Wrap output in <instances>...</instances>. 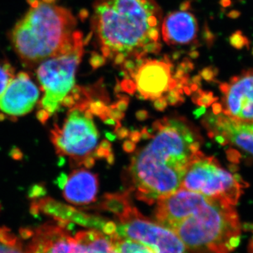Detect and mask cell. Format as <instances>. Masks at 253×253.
Returning <instances> with one entry per match:
<instances>
[{
  "label": "cell",
  "instance_id": "obj_1",
  "mask_svg": "<svg viewBox=\"0 0 253 253\" xmlns=\"http://www.w3.org/2000/svg\"><path fill=\"white\" fill-rule=\"evenodd\" d=\"M151 129V141L136 151L128 168L129 192L149 205L180 189L203 143L199 130L183 117L157 120Z\"/></svg>",
  "mask_w": 253,
  "mask_h": 253
},
{
  "label": "cell",
  "instance_id": "obj_2",
  "mask_svg": "<svg viewBox=\"0 0 253 253\" xmlns=\"http://www.w3.org/2000/svg\"><path fill=\"white\" fill-rule=\"evenodd\" d=\"M155 215L191 253H230L239 246L241 223L234 206L179 189L160 199Z\"/></svg>",
  "mask_w": 253,
  "mask_h": 253
},
{
  "label": "cell",
  "instance_id": "obj_3",
  "mask_svg": "<svg viewBox=\"0 0 253 253\" xmlns=\"http://www.w3.org/2000/svg\"><path fill=\"white\" fill-rule=\"evenodd\" d=\"M163 18L156 0H95L91 31L101 56L122 66L160 52Z\"/></svg>",
  "mask_w": 253,
  "mask_h": 253
},
{
  "label": "cell",
  "instance_id": "obj_4",
  "mask_svg": "<svg viewBox=\"0 0 253 253\" xmlns=\"http://www.w3.org/2000/svg\"><path fill=\"white\" fill-rule=\"evenodd\" d=\"M29 7L11 29L9 39L25 66L38 65L66 49L78 32L73 13L56 0H28Z\"/></svg>",
  "mask_w": 253,
  "mask_h": 253
},
{
  "label": "cell",
  "instance_id": "obj_5",
  "mask_svg": "<svg viewBox=\"0 0 253 253\" xmlns=\"http://www.w3.org/2000/svg\"><path fill=\"white\" fill-rule=\"evenodd\" d=\"M84 38L79 31L66 49L37 66V79L42 93L37 106V118L42 124L57 113L64 98L76 85V72L84 54Z\"/></svg>",
  "mask_w": 253,
  "mask_h": 253
},
{
  "label": "cell",
  "instance_id": "obj_6",
  "mask_svg": "<svg viewBox=\"0 0 253 253\" xmlns=\"http://www.w3.org/2000/svg\"><path fill=\"white\" fill-rule=\"evenodd\" d=\"M246 186L241 176L223 168L215 158L200 151L188 168L180 189L235 206Z\"/></svg>",
  "mask_w": 253,
  "mask_h": 253
},
{
  "label": "cell",
  "instance_id": "obj_7",
  "mask_svg": "<svg viewBox=\"0 0 253 253\" xmlns=\"http://www.w3.org/2000/svg\"><path fill=\"white\" fill-rule=\"evenodd\" d=\"M99 132L93 120L88 119L76 106L68 110L62 125L54 124L51 141L60 158H69L73 166L83 165L97 145Z\"/></svg>",
  "mask_w": 253,
  "mask_h": 253
},
{
  "label": "cell",
  "instance_id": "obj_8",
  "mask_svg": "<svg viewBox=\"0 0 253 253\" xmlns=\"http://www.w3.org/2000/svg\"><path fill=\"white\" fill-rule=\"evenodd\" d=\"M116 234L146 245L155 253H186L174 231L145 217L131 202L116 213Z\"/></svg>",
  "mask_w": 253,
  "mask_h": 253
},
{
  "label": "cell",
  "instance_id": "obj_9",
  "mask_svg": "<svg viewBox=\"0 0 253 253\" xmlns=\"http://www.w3.org/2000/svg\"><path fill=\"white\" fill-rule=\"evenodd\" d=\"M208 135L222 146H231L253 160V121L244 122L222 113H210L203 120Z\"/></svg>",
  "mask_w": 253,
  "mask_h": 253
},
{
  "label": "cell",
  "instance_id": "obj_10",
  "mask_svg": "<svg viewBox=\"0 0 253 253\" xmlns=\"http://www.w3.org/2000/svg\"><path fill=\"white\" fill-rule=\"evenodd\" d=\"M220 113L244 122L253 121V68L246 70L219 85Z\"/></svg>",
  "mask_w": 253,
  "mask_h": 253
},
{
  "label": "cell",
  "instance_id": "obj_11",
  "mask_svg": "<svg viewBox=\"0 0 253 253\" xmlns=\"http://www.w3.org/2000/svg\"><path fill=\"white\" fill-rule=\"evenodd\" d=\"M40 89L28 73L15 75L0 95V118L16 119L31 113L41 99Z\"/></svg>",
  "mask_w": 253,
  "mask_h": 253
},
{
  "label": "cell",
  "instance_id": "obj_12",
  "mask_svg": "<svg viewBox=\"0 0 253 253\" xmlns=\"http://www.w3.org/2000/svg\"><path fill=\"white\" fill-rule=\"evenodd\" d=\"M172 68V63L166 56L160 60L145 58L140 64L135 65L134 71L126 73L134 80L136 89L145 99L154 101L169 89Z\"/></svg>",
  "mask_w": 253,
  "mask_h": 253
},
{
  "label": "cell",
  "instance_id": "obj_13",
  "mask_svg": "<svg viewBox=\"0 0 253 253\" xmlns=\"http://www.w3.org/2000/svg\"><path fill=\"white\" fill-rule=\"evenodd\" d=\"M67 224L58 221L21 231L22 238L27 241L25 244L27 253H72L73 236Z\"/></svg>",
  "mask_w": 253,
  "mask_h": 253
},
{
  "label": "cell",
  "instance_id": "obj_14",
  "mask_svg": "<svg viewBox=\"0 0 253 253\" xmlns=\"http://www.w3.org/2000/svg\"><path fill=\"white\" fill-rule=\"evenodd\" d=\"M199 26L196 16L187 9H179L163 18L161 38L169 46H184L197 38Z\"/></svg>",
  "mask_w": 253,
  "mask_h": 253
},
{
  "label": "cell",
  "instance_id": "obj_15",
  "mask_svg": "<svg viewBox=\"0 0 253 253\" xmlns=\"http://www.w3.org/2000/svg\"><path fill=\"white\" fill-rule=\"evenodd\" d=\"M64 199L71 204L83 206L96 201L99 189L97 174L85 169L73 170L62 189Z\"/></svg>",
  "mask_w": 253,
  "mask_h": 253
},
{
  "label": "cell",
  "instance_id": "obj_16",
  "mask_svg": "<svg viewBox=\"0 0 253 253\" xmlns=\"http://www.w3.org/2000/svg\"><path fill=\"white\" fill-rule=\"evenodd\" d=\"M71 253H117L109 238L101 231L89 229L73 236Z\"/></svg>",
  "mask_w": 253,
  "mask_h": 253
},
{
  "label": "cell",
  "instance_id": "obj_17",
  "mask_svg": "<svg viewBox=\"0 0 253 253\" xmlns=\"http://www.w3.org/2000/svg\"><path fill=\"white\" fill-rule=\"evenodd\" d=\"M106 236L117 253H155L146 245L134 240L122 237L116 234Z\"/></svg>",
  "mask_w": 253,
  "mask_h": 253
},
{
  "label": "cell",
  "instance_id": "obj_18",
  "mask_svg": "<svg viewBox=\"0 0 253 253\" xmlns=\"http://www.w3.org/2000/svg\"><path fill=\"white\" fill-rule=\"evenodd\" d=\"M0 253H27L26 246L10 229L0 227Z\"/></svg>",
  "mask_w": 253,
  "mask_h": 253
},
{
  "label": "cell",
  "instance_id": "obj_19",
  "mask_svg": "<svg viewBox=\"0 0 253 253\" xmlns=\"http://www.w3.org/2000/svg\"><path fill=\"white\" fill-rule=\"evenodd\" d=\"M15 75L14 68L11 63L6 60L0 59V95L2 94Z\"/></svg>",
  "mask_w": 253,
  "mask_h": 253
},
{
  "label": "cell",
  "instance_id": "obj_20",
  "mask_svg": "<svg viewBox=\"0 0 253 253\" xmlns=\"http://www.w3.org/2000/svg\"><path fill=\"white\" fill-rule=\"evenodd\" d=\"M109 106H106V103L102 100H95L91 101L89 104V109L95 116H99L102 121L108 118L107 111Z\"/></svg>",
  "mask_w": 253,
  "mask_h": 253
},
{
  "label": "cell",
  "instance_id": "obj_21",
  "mask_svg": "<svg viewBox=\"0 0 253 253\" xmlns=\"http://www.w3.org/2000/svg\"><path fill=\"white\" fill-rule=\"evenodd\" d=\"M165 97L167 100L168 104L170 106H177L184 101L182 94H180L176 89L168 90L167 94Z\"/></svg>",
  "mask_w": 253,
  "mask_h": 253
},
{
  "label": "cell",
  "instance_id": "obj_22",
  "mask_svg": "<svg viewBox=\"0 0 253 253\" xmlns=\"http://www.w3.org/2000/svg\"><path fill=\"white\" fill-rule=\"evenodd\" d=\"M121 86L122 91L127 93V94H134L136 91V83L131 79H126V78H124V80L121 82Z\"/></svg>",
  "mask_w": 253,
  "mask_h": 253
},
{
  "label": "cell",
  "instance_id": "obj_23",
  "mask_svg": "<svg viewBox=\"0 0 253 253\" xmlns=\"http://www.w3.org/2000/svg\"><path fill=\"white\" fill-rule=\"evenodd\" d=\"M108 117L113 118L116 121H121L125 117V113L114 107L113 104H111L109 106L107 111Z\"/></svg>",
  "mask_w": 253,
  "mask_h": 253
},
{
  "label": "cell",
  "instance_id": "obj_24",
  "mask_svg": "<svg viewBox=\"0 0 253 253\" xmlns=\"http://www.w3.org/2000/svg\"><path fill=\"white\" fill-rule=\"evenodd\" d=\"M168 105L167 100H166L165 96H161V97L154 100V106L155 109L158 111H161V112L164 111L165 110L167 109Z\"/></svg>",
  "mask_w": 253,
  "mask_h": 253
},
{
  "label": "cell",
  "instance_id": "obj_25",
  "mask_svg": "<svg viewBox=\"0 0 253 253\" xmlns=\"http://www.w3.org/2000/svg\"><path fill=\"white\" fill-rule=\"evenodd\" d=\"M114 133L116 134V135L117 136L118 139L122 140V139H126V137H129L130 131H129L127 128L123 127V126H121V127L115 129Z\"/></svg>",
  "mask_w": 253,
  "mask_h": 253
},
{
  "label": "cell",
  "instance_id": "obj_26",
  "mask_svg": "<svg viewBox=\"0 0 253 253\" xmlns=\"http://www.w3.org/2000/svg\"><path fill=\"white\" fill-rule=\"evenodd\" d=\"M123 149L125 152L131 154L135 151L136 144L130 140H126L123 144Z\"/></svg>",
  "mask_w": 253,
  "mask_h": 253
},
{
  "label": "cell",
  "instance_id": "obj_27",
  "mask_svg": "<svg viewBox=\"0 0 253 253\" xmlns=\"http://www.w3.org/2000/svg\"><path fill=\"white\" fill-rule=\"evenodd\" d=\"M111 152H112V151H108V150H105L101 149V148L98 147L97 149L95 150L92 156H94L95 158H99V159H101V158H106V157L109 156L110 153Z\"/></svg>",
  "mask_w": 253,
  "mask_h": 253
},
{
  "label": "cell",
  "instance_id": "obj_28",
  "mask_svg": "<svg viewBox=\"0 0 253 253\" xmlns=\"http://www.w3.org/2000/svg\"><path fill=\"white\" fill-rule=\"evenodd\" d=\"M129 101L128 100L126 99H119L117 102L113 104L115 108L119 110V111L125 112L127 109L128 105H129Z\"/></svg>",
  "mask_w": 253,
  "mask_h": 253
},
{
  "label": "cell",
  "instance_id": "obj_29",
  "mask_svg": "<svg viewBox=\"0 0 253 253\" xmlns=\"http://www.w3.org/2000/svg\"><path fill=\"white\" fill-rule=\"evenodd\" d=\"M95 163H96V159L92 154H90L84 158L83 165H84V168L86 169H91V168L94 167Z\"/></svg>",
  "mask_w": 253,
  "mask_h": 253
},
{
  "label": "cell",
  "instance_id": "obj_30",
  "mask_svg": "<svg viewBox=\"0 0 253 253\" xmlns=\"http://www.w3.org/2000/svg\"><path fill=\"white\" fill-rule=\"evenodd\" d=\"M135 116L138 121H144L149 118V114L146 110H139V111H136Z\"/></svg>",
  "mask_w": 253,
  "mask_h": 253
},
{
  "label": "cell",
  "instance_id": "obj_31",
  "mask_svg": "<svg viewBox=\"0 0 253 253\" xmlns=\"http://www.w3.org/2000/svg\"><path fill=\"white\" fill-rule=\"evenodd\" d=\"M129 140L136 144L141 139L140 131L137 130L131 131L129 133Z\"/></svg>",
  "mask_w": 253,
  "mask_h": 253
},
{
  "label": "cell",
  "instance_id": "obj_32",
  "mask_svg": "<svg viewBox=\"0 0 253 253\" xmlns=\"http://www.w3.org/2000/svg\"><path fill=\"white\" fill-rule=\"evenodd\" d=\"M140 132L141 139H144V140H149V139H151V138H152V134L149 132V129L146 127L143 128Z\"/></svg>",
  "mask_w": 253,
  "mask_h": 253
},
{
  "label": "cell",
  "instance_id": "obj_33",
  "mask_svg": "<svg viewBox=\"0 0 253 253\" xmlns=\"http://www.w3.org/2000/svg\"><path fill=\"white\" fill-rule=\"evenodd\" d=\"M111 146H111V144L109 140L104 139V140L101 141V142L100 143L99 147L103 149L108 150V151H112Z\"/></svg>",
  "mask_w": 253,
  "mask_h": 253
},
{
  "label": "cell",
  "instance_id": "obj_34",
  "mask_svg": "<svg viewBox=\"0 0 253 253\" xmlns=\"http://www.w3.org/2000/svg\"><path fill=\"white\" fill-rule=\"evenodd\" d=\"M105 136H106L107 140L110 141H116V138H117V136L116 135V134H113V133L110 132V131H106V132H105Z\"/></svg>",
  "mask_w": 253,
  "mask_h": 253
},
{
  "label": "cell",
  "instance_id": "obj_35",
  "mask_svg": "<svg viewBox=\"0 0 253 253\" xmlns=\"http://www.w3.org/2000/svg\"><path fill=\"white\" fill-rule=\"evenodd\" d=\"M106 159L109 165L113 166L115 163V156L114 154H113V152L110 153L109 156L106 157Z\"/></svg>",
  "mask_w": 253,
  "mask_h": 253
},
{
  "label": "cell",
  "instance_id": "obj_36",
  "mask_svg": "<svg viewBox=\"0 0 253 253\" xmlns=\"http://www.w3.org/2000/svg\"><path fill=\"white\" fill-rule=\"evenodd\" d=\"M204 112L205 109L204 108H201V109L196 110V111L194 113V114L195 115V116H196V118H199L200 116H202V115L204 114Z\"/></svg>",
  "mask_w": 253,
  "mask_h": 253
},
{
  "label": "cell",
  "instance_id": "obj_37",
  "mask_svg": "<svg viewBox=\"0 0 253 253\" xmlns=\"http://www.w3.org/2000/svg\"><path fill=\"white\" fill-rule=\"evenodd\" d=\"M84 116H85L86 118H88V119L93 120V116H94V115H93V113L91 112L90 110L89 109L84 111Z\"/></svg>",
  "mask_w": 253,
  "mask_h": 253
},
{
  "label": "cell",
  "instance_id": "obj_38",
  "mask_svg": "<svg viewBox=\"0 0 253 253\" xmlns=\"http://www.w3.org/2000/svg\"><path fill=\"white\" fill-rule=\"evenodd\" d=\"M115 92L119 93L120 91H122V89H121V83L117 81V84H116V86H115Z\"/></svg>",
  "mask_w": 253,
  "mask_h": 253
}]
</instances>
